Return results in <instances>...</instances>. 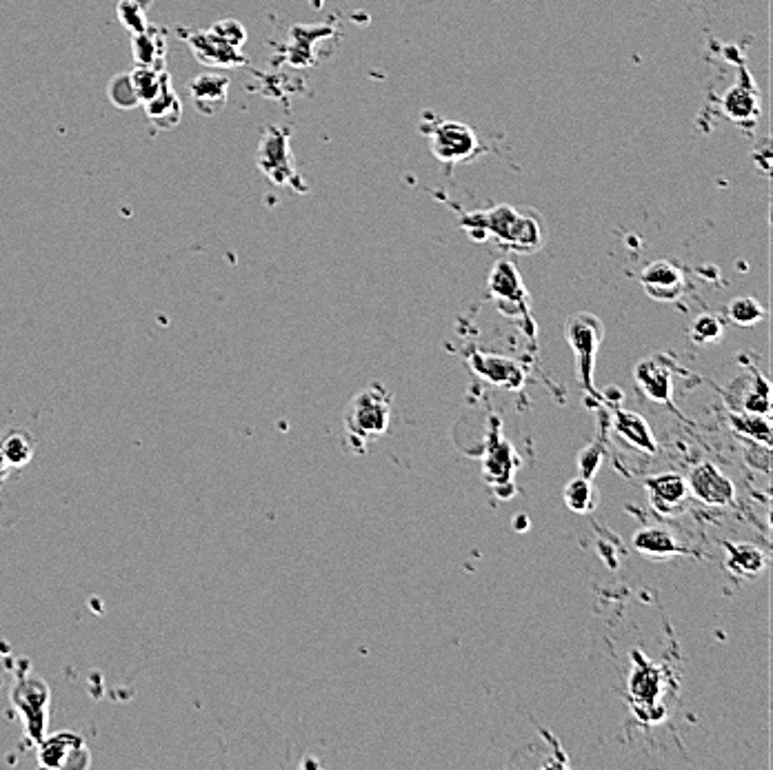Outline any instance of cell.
<instances>
[{
  "label": "cell",
  "instance_id": "7",
  "mask_svg": "<svg viewBox=\"0 0 773 770\" xmlns=\"http://www.w3.org/2000/svg\"><path fill=\"white\" fill-rule=\"evenodd\" d=\"M38 746V766L56 770H87L92 766V753L85 739L72 731L45 735Z\"/></svg>",
  "mask_w": 773,
  "mask_h": 770
},
{
  "label": "cell",
  "instance_id": "13",
  "mask_svg": "<svg viewBox=\"0 0 773 770\" xmlns=\"http://www.w3.org/2000/svg\"><path fill=\"white\" fill-rule=\"evenodd\" d=\"M260 167H263L265 174L274 182H278V185L291 187V182H300L294 169V160H291L289 136L278 129H271V134H267L265 138Z\"/></svg>",
  "mask_w": 773,
  "mask_h": 770
},
{
  "label": "cell",
  "instance_id": "21",
  "mask_svg": "<svg viewBox=\"0 0 773 770\" xmlns=\"http://www.w3.org/2000/svg\"><path fill=\"white\" fill-rule=\"evenodd\" d=\"M729 424H731V429H734L736 435H742V438H747L749 442L765 444V447H771V422H769V415H758V413H747V411H731Z\"/></svg>",
  "mask_w": 773,
  "mask_h": 770
},
{
  "label": "cell",
  "instance_id": "25",
  "mask_svg": "<svg viewBox=\"0 0 773 770\" xmlns=\"http://www.w3.org/2000/svg\"><path fill=\"white\" fill-rule=\"evenodd\" d=\"M725 336V322L714 313H700L691 324V340L696 344H711Z\"/></svg>",
  "mask_w": 773,
  "mask_h": 770
},
{
  "label": "cell",
  "instance_id": "24",
  "mask_svg": "<svg viewBox=\"0 0 773 770\" xmlns=\"http://www.w3.org/2000/svg\"><path fill=\"white\" fill-rule=\"evenodd\" d=\"M765 316L767 311L756 298L740 296L727 305V318L734 324H738V327H754V324L765 320Z\"/></svg>",
  "mask_w": 773,
  "mask_h": 770
},
{
  "label": "cell",
  "instance_id": "19",
  "mask_svg": "<svg viewBox=\"0 0 773 770\" xmlns=\"http://www.w3.org/2000/svg\"><path fill=\"white\" fill-rule=\"evenodd\" d=\"M722 109H725V114L731 120H736L740 125L754 123V118H758V89L751 85L747 72L740 83H736L727 91L725 100H722Z\"/></svg>",
  "mask_w": 773,
  "mask_h": 770
},
{
  "label": "cell",
  "instance_id": "22",
  "mask_svg": "<svg viewBox=\"0 0 773 770\" xmlns=\"http://www.w3.org/2000/svg\"><path fill=\"white\" fill-rule=\"evenodd\" d=\"M562 500H565V506L574 513H591L598 509V491L594 482L589 478H576L569 480L565 491H562Z\"/></svg>",
  "mask_w": 773,
  "mask_h": 770
},
{
  "label": "cell",
  "instance_id": "8",
  "mask_svg": "<svg viewBox=\"0 0 773 770\" xmlns=\"http://www.w3.org/2000/svg\"><path fill=\"white\" fill-rule=\"evenodd\" d=\"M689 493L707 506H731L736 502V486L714 462H700L689 471Z\"/></svg>",
  "mask_w": 773,
  "mask_h": 770
},
{
  "label": "cell",
  "instance_id": "15",
  "mask_svg": "<svg viewBox=\"0 0 773 770\" xmlns=\"http://www.w3.org/2000/svg\"><path fill=\"white\" fill-rule=\"evenodd\" d=\"M614 431L620 440H625L629 447H634L642 453L654 455L658 451V442L654 438L649 422L636 411L616 409L614 411Z\"/></svg>",
  "mask_w": 773,
  "mask_h": 770
},
{
  "label": "cell",
  "instance_id": "3",
  "mask_svg": "<svg viewBox=\"0 0 773 770\" xmlns=\"http://www.w3.org/2000/svg\"><path fill=\"white\" fill-rule=\"evenodd\" d=\"M420 131L429 138L431 154L447 167H456L463 165V162L476 160L480 154L487 151L483 140L478 138L476 129H471L465 123H458V120H445L434 116L431 111H427L423 116Z\"/></svg>",
  "mask_w": 773,
  "mask_h": 770
},
{
  "label": "cell",
  "instance_id": "1",
  "mask_svg": "<svg viewBox=\"0 0 773 770\" xmlns=\"http://www.w3.org/2000/svg\"><path fill=\"white\" fill-rule=\"evenodd\" d=\"M460 229L474 242L494 240L507 253H536L547 242L545 220L534 209L496 205L460 214Z\"/></svg>",
  "mask_w": 773,
  "mask_h": 770
},
{
  "label": "cell",
  "instance_id": "14",
  "mask_svg": "<svg viewBox=\"0 0 773 770\" xmlns=\"http://www.w3.org/2000/svg\"><path fill=\"white\" fill-rule=\"evenodd\" d=\"M736 389V407L734 411H747L758 415L771 413V400H769V382L762 373L754 367H747V378H738L734 382Z\"/></svg>",
  "mask_w": 773,
  "mask_h": 770
},
{
  "label": "cell",
  "instance_id": "2",
  "mask_svg": "<svg viewBox=\"0 0 773 770\" xmlns=\"http://www.w3.org/2000/svg\"><path fill=\"white\" fill-rule=\"evenodd\" d=\"M391 404V393L380 382H371L351 398L345 409V438L356 453H365L371 442L387 433Z\"/></svg>",
  "mask_w": 773,
  "mask_h": 770
},
{
  "label": "cell",
  "instance_id": "17",
  "mask_svg": "<svg viewBox=\"0 0 773 770\" xmlns=\"http://www.w3.org/2000/svg\"><path fill=\"white\" fill-rule=\"evenodd\" d=\"M518 466V458L514 453V447L507 440L500 438L498 433L491 435V444L487 449L485 458V480L496 486H511V478H514Z\"/></svg>",
  "mask_w": 773,
  "mask_h": 770
},
{
  "label": "cell",
  "instance_id": "26",
  "mask_svg": "<svg viewBox=\"0 0 773 770\" xmlns=\"http://www.w3.org/2000/svg\"><path fill=\"white\" fill-rule=\"evenodd\" d=\"M602 460H605V444L602 442H591L589 447H585L578 455V466L582 471V478H594L598 473Z\"/></svg>",
  "mask_w": 773,
  "mask_h": 770
},
{
  "label": "cell",
  "instance_id": "18",
  "mask_svg": "<svg viewBox=\"0 0 773 770\" xmlns=\"http://www.w3.org/2000/svg\"><path fill=\"white\" fill-rule=\"evenodd\" d=\"M634 549L651 560H669L674 555L685 553V546H680L674 531L665 526H645L634 535Z\"/></svg>",
  "mask_w": 773,
  "mask_h": 770
},
{
  "label": "cell",
  "instance_id": "12",
  "mask_svg": "<svg viewBox=\"0 0 773 770\" xmlns=\"http://www.w3.org/2000/svg\"><path fill=\"white\" fill-rule=\"evenodd\" d=\"M469 367L474 369L476 376L505 389H520L527 378L522 364H518L516 360H509L505 356H496V353L474 351L469 356Z\"/></svg>",
  "mask_w": 773,
  "mask_h": 770
},
{
  "label": "cell",
  "instance_id": "4",
  "mask_svg": "<svg viewBox=\"0 0 773 770\" xmlns=\"http://www.w3.org/2000/svg\"><path fill=\"white\" fill-rule=\"evenodd\" d=\"M487 289L491 300L496 302L498 311L509 320H518L522 324V331H525L529 338H536V320L531 316V298L514 260L500 258L494 262L487 278Z\"/></svg>",
  "mask_w": 773,
  "mask_h": 770
},
{
  "label": "cell",
  "instance_id": "10",
  "mask_svg": "<svg viewBox=\"0 0 773 770\" xmlns=\"http://www.w3.org/2000/svg\"><path fill=\"white\" fill-rule=\"evenodd\" d=\"M645 489L649 495V502L660 515H680L687 509L689 500V486L687 480L678 473H660L651 475L645 480Z\"/></svg>",
  "mask_w": 773,
  "mask_h": 770
},
{
  "label": "cell",
  "instance_id": "5",
  "mask_svg": "<svg viewBox=\"0 0 773 770\" xmlns=\"http://www.w3.org/2000/svg\"><path fill=\"white\" fill-rule=\"evenodd\" d=\"M565 338L576 356V371L582 389L594 393V367L600 342L605 338V324L591 311L574 313L565 324Z\"/></svg>",
  "mask_w": 773,
  "mask_h": 770
},
{
  "label": "cell",
  "instance_id": "16",
  "mask_svg": "<svg viewBox=\"0 0 773 770\" xmlns=\"http://www.w3.org/2000/svg\"><path fill=\"white\" fill-rule=\"evenodd\" d=\"M722 546H725L727 551V571L734 573L736 577H742V580H758L760 573L767 569V553L758 549L756 544L725 542Z\"/></svg>",
  "mask_w": 773,
  "mask_h": 770
},
{
  "label": "cell",
  "instance_id": "9",
  "mask_svg": "<svg viewBox=\"0 0 773 770\" xmlns=\"http://www.w3.org/2000/svg\"><path fill=\"white\" fill-rule=\"evenodd\" d=\"M642 289L658 302H676L687 293L685 271L669 260H654L640 271Z\"/></svg>",
  "mask_w": 773,
  "mask_h": 770
},
{
  "label": "cell",
  "instance_id": "6",
  "mask_svg": "<svg viewBox=\"0 0 773 770\" xmlns=\"http://www.w3.org/2000/svg\"><path fill=\"white\" fill-rule=\"evenodd\" d=\"M49 699H52V693H49L47 682L34 673H23L14 684L12 704L23 719L25 737L32 744H38L47 735Z\"/></svg>",
  "mask_w": 773,
  "mask_h": 770
},
{
  "label": "cell",
  "instance_id": "11",
  "mask_svg": "<svg viewBox=\"0 0 773 770\" xmlns=\"http://www.w3.org/2000/svg\"><path fill=\"white\" fill-rule=\"evenodd\" d=\"M634 378L645 398L658 404H671V398H674V371H671V364L665 356L640 360Z\"/></svg>",
  "mask_w": 773,
  "mask_h": 770
},
{
  "label": "cell",
  "instance_id": "20",
  "mask_svg": "<svg viewBox=\"0 0 773 770\" xmlns=\"http://www.w3.org/2000/svg\"><path fill=\"white\" fill-rule=\"evenodd\" d=\"M638 664L634 666V671L629 675V693L636 702H645V704H654L660 691H662V677L656 666H651L649 662L642 660V657L636 653Z\"/></svg>",
  "mask_w": 773,
  "mask_h": 770
},
{
  "label": "cell",
  "instance_id": "27",
  "mask_svg": "<svg viewBox=\"0 0 773 770\" xmlns=\"http://www.w3.org/2000/svg\"><path fill=\"white\" fill-rule=\"evenodd\" d=\"M9 471H12V466H9V462L5 460V455H3V451H0V482H3V480L7 478V475H9Z\"/></svg>",
  "mask_w": 773,
  "mask_h": 770
},
{
  "label": "cell",
  "instance_id": "23",
  "mask_svg": "<svg viewBox=\"0 0 773 770\" xmlns=\"http://www.w3.org/2000/svg\"><path fill=\"white\" fill-rule=\"evenodd\" d=\"M0 451H3L9 466H12V469H18V466H25L32 462L36 442L29 431L16 429V431H9L5 438L0 440Z\"/></svg>",
  "mask_w": 773,
  "mask_h": 770
}]
</instances>
